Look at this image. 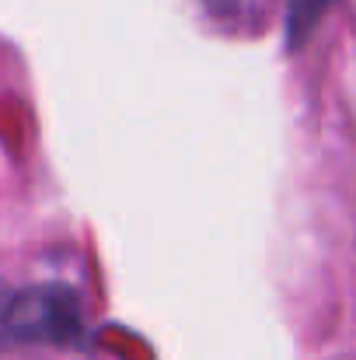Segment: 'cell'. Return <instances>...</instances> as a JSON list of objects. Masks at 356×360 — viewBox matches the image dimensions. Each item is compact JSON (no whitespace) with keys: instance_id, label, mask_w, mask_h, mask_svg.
<instances>
[{"instance_id":"cell-1","label":"cell","mask_w":356,"mask_h":360,"mask_svg":"<svg viewBox=\"0 0 356 360\" xmlns=\"http://www.w3.org/2000/svg\"><path fill=\"white\" fill-rule=\"evenodd\" d=\"M81 329V301L63 283H39L0 294V347L74 343Z\"/></svg>"},{"instance_id":"cell-2","label":"cell","mask_w":356,"mask_h":360,"mask_svg":"<svg viewBox=\"0 0 356 360\" xmlns=\"http://www.w3.org/2000/svg\"><path fill=\"white\" fill-rule=\"evenodd\" d=\"M206 4H213V7H217V11H220V7H231V4H235V0H206Z\"/></svg>"}]
</instances>
